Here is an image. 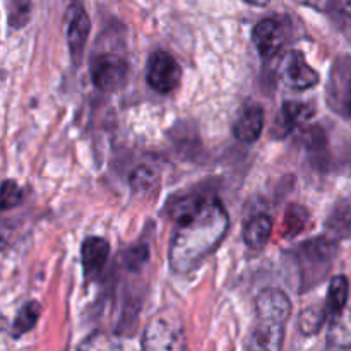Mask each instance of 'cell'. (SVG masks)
<instances>
[{"label":"cell","instance_id":"obj_1","mask_svg":"<svg viewBox=\"0 0 351 351\" xmlns=\"http://www.w3.org/2000/svg\"><path fill=\"white\" fill-rule=\"evenodd\" d=\"M173 216L177 226L168 261L173 273L187 274L218 249L228 232L230 218L219 199L206 195L178 201Z\"/></svg>","mask_w":351,"mask_h":351},{"label":"cell","instance_id":"obj_2","mask_svg":"<svg viewBox=\"0 0 351 351\" xmlns=\"http://www.w3.org/2000/svg\"><path fill=\"white\" fill-rule=\"evenodd\" d=\"M180 77L182 67L173 55L165 50H156L151 53L149 60H147L146 79L147 84L154 91L161 93V95L175 91L177 86L180 84Z\"/></svg>","mask_w":351,"mask_h":351},{"label":"cell","instance_id":"obj_3","mask_svg":"<svg viewBox=\"0 0 351 351\" xmlns=\"http://www.w3.org/2000/svg\"><path fill=\"white\" fill-rule=\"evenodd\" d=\"M290 40V23L281 17H266L252 29V41L263 58H273Z\"/></svg>","mask_w":351,"mask_h":351},{"label":"cell","instance_id":"obj_4","mask_svg":"<svg viewBox=\"0 0 351 351\" xmlns=\"http://www.w3.org/2000/svg\"><path fill=\"white\" fill-rule=\"evenodd\" d=\"M127 74V64L115 53L96 55L91 60V79L99 91H117L125 82Z\"/></svg>","mask_w":351,"mask_h":351},{"label":"cell","instance_id":"obj_5","mask_svg":"<svg viewBox=\"0 0 351 351\" xmlns=\"http://www.w3.org/2000/svg\"><path fill=\"white\" fill-rule=\"evenodd\" d=\"M291 314V302L280 288H264L256 298L257 322L271 326H285Z\"/></svg>","mask_w":351,"mask_h":351},{"label":"cell","instance_id":"obj_6","mask_svg":"<svg viewBox=\"0 0 351 351\" xmlns=\"http://www.w3.org/2000/svg\"><path fill=\"white\" fill-rule=\"evenodd\" d=\"M65 24H67V45L71 58L74 65H79L86 43H88L89 31H91V21L81 3L74 2L69 7Z\"/></svg>","mask_w":351,"mask_h":351},{"label":"cell","instance_id":"obj_7","mask_svg":"<svg viewBox=\"0 0 351 351\" xmlns=\"http://www.w3.org/2000/svg\"><path fill=\"white\" fill-rule=\"evenodd\" d=\"M281 79L295 91H305L319 84L317 71L311 67L302 51H290L281 62Z\"/></svg>","mask_w":351,"mask_h":351},{"label":"cell","instance_id":"obj_8","mask_svg":"<svg viewBox=\"0 0 351 351\" xmlns=\"http://www.w3.org/2000/svg\"><path fill=\"white\" fill-rule=\"evenodd\" d=\"M184 336L180 328L171 324L167 317H158L147 326L143 338V348L146 350H177L184 348Z\"/></svg>","mask_w":351,"mask_h":351},{"label":"cell","instance_id":"obj_9","mask_svg":"<svg viewBox=\"0 0 351 351\" xmlns=\"http://www.w3.org/2000/svg\"><path fill=\"white\" fill-rule=\"evenodd\" d=\"M315 113V108L312 103H300V101H287L281 106V112L278 113V119L273 125L274 137H285L293 132L297 127H300L305 120L311 119Z\"/></svg>","mask_w":351,"mask_h":351},{"label":"cell","instance_id":"obj_10","mask_svg":"<svg viewBox=\"0 0 351 351\" xmlns=\"http://www.w3.org/2000/svg\"><path fill=\"white\" fill-rule=\"evenodd\" d=\"M264 129V110L256 103L243 106L242 113L233 125V136L240 143L252 144L261 137Z\"/></svg>","mask_w":351,"mask_h":351},{"label":"cell","instance_id":"obj_11","mask_svg":"<svg viewBox=\"0 0 351 351\" xmlns=\"http://www.w3.org/2000/svg\"><path fill=\"white\" fill-rule=\"evenodd\" d=\"M108 254L110 245L105 239H101V237H89V239H86L81 247L82 269H84L86 276L98 274L106 264Z\"/></svg>","mask_w":351,"mask_h":351},{"label":"cell","instance_id":"obj_12","mask_svg":"<svg viewBox=\"0 0 351 351\" xmlns=\"http://www.w3.org/2000/svg\"><path fill=\"white\" fill-rule=\"evenodd\" d=\"M273 233V221L266 215H256L243 226V240L254 250H259L269 242Z\"/></svg>","mask_w":351,"mask_h":351},{"label":"cell","instance_id":"obj_13","mask_svg":"<svg viewBox=\"0 0 351 351\" xmlns=\"http://www.w3.org/2000/svg\"><path fill=\"white\" fill-rule=\"evenodd\" d=\"M285 326H271L257 322L250 341L247 345L249 350H280L283 346Z\"/></svg>","mask_w":351,"mask_h":351},{"label":"cell","instance_id":"obj_14","mask_svg":"<svg viewBox=\"0 0 351 351\" xmlns=\"http://www.w3.org/2000/svg\"><path fill=\"white\" fill-rule=\"evenodd\" d=\"M350 295V283L346 280V276H335L329 283L328 290V300H326V314L328 319H336L346 307V302H348Z\"/></svg>","mask_w":351,"mask_h":351},{"label":"cell","instance_id":"obj_15","mask_svg":"<svg viewBox=\"0 0 351 351\" xmlns=\"http://www.w3.org/2000/svg\"><path fill=\"white\" fill-rule=\"evenodd\" d=\"M329 331V345L348 348L351 346V308L343 311L336 319H332Z\"/></svg>","mask_w":351,"mask_h":351},{"label":"cell","instance_id":"obj_16","mask_svg":"<svg viewBox=\"0 0 351 351\" xmlns=\"http://www.w3.org/2000/svg\"><path fill=\"white\" fill-rule=\"evenodd\" d=\"M41 314V305L38 302H27L23 308L17 314L16 321H14V329L12 335L14 338H19V336L26 335L27 331L34 328V324L38 322V317Z\"/></svg>","mask_w":351,"mask_h":351},{"label":"cell","instance_id":"obj_17","mask_svg":"<svg viewBox=\"0 0 351 351\" xmlns=\"http://www.w3.org/2000/svg\"><path fill=\"white\" fill-rule=\"evenodd\" d=\"M326 228H328L329 235H332L335 239H343L348 235L351 232V209L348 206L339 204L326 221Z\"/></svg>","mask_w":351,"mask_h":351},{"label":"cell","instance_id":"obj_18","mask_svg":"<svg viewBox=\"0 0 351 351\" xmlns=\"http://www.w3.org/2000/svg\"><path fill=\"white\" fill-rule=\"evenodd\" d=\"M326 319H328L326 307H307L300 314V319H298V328H300V331L304 332L305 336L315 335V332L322 328Z\"/></svg>","mask_w":351,"mask_h":351},{"label":"cell","instance_id":"obj_19","mask_svg":"<svg viewBox=\"0 0 351 351\" xmlns=\"http://www.w3.org/2000/svg\"><path fill=\"white\" fill-rule=\"evenodd\" d=\"M308 211L302 206H290L285 216V228H287L288 237H295L305 228L308 221Z\"/></svg>","mask_w":351,"mask_h":351},{"label":"cell","instance_id":"obj_20","mask_svg":"<svg viewBox=\"0 0 351 351\" xmlns=\"http://www.w3.org/2000/svg\"><path fill=\"white\" fill-rule=\"evenodd\" d=\"M21 201H23V191L16 182L5 180L0 185V211L16 208L21 204Z\"/></svg>","mask_w":351,"mask_h":351},{"label":"cell","instance_id":"obj_21","mask_svg":"<svg viewBox=\"0 0 351 351\" xmlns=\"http://www.w3.org/2000/svg\"><path fill=\"white\" fill-rule=\"evenodd\" d=\"M156 173L149 167H139L130 175V185L137 192H147L156 185Z\"/></svg>","mask_w":351,"mask_h":351},{"label":"cell","instance_id":"obj_22","mask_svg":"<svg viewBox=\"0 0 351 351\" xmlns=\"http://www.w3.org/2000/svg\"><path fill=\"white\" fill-rule=\"evenodd\" d=\"M329 10L335 14L339 26L351 38V0H332Z\"/></svg>","mask_w":351,"mask_h":351},{"label":"cell","instance_id":"obj_23","mask_svg":"<svg viewBox=\"0 0 351 351\" xmlns=\"http://www.w3.org/2000/svg\"><path fill=\"white\" fill-rule=\"evenodd\" d=\"M14 9L10 14V24L16 27L26 24L27 16H29V0H12Z\"/></svg>","mask_w":351,"mask_h":351},{"label":"cell","instance_id":"obj_24","mask_svg":"<svg viewBox=\"0 0 351 351\" xmlns=\"http://www.w3.org/2000/svg\"><path fill=\"white\" fill-rule=\"evenodd\" d=\"M147 259V252L144 247H134L132 250H130V254H127V266L130 267V269H136V267H139L141 264L146 263Z\"/></svg>","mask_w":351,"mask_h":351},{"label":"cell","instance_id":"obj_25","mask_svg":"<svg viewBox=\"0 0 351 351\" xmlns=\"http://www.w3.org/2000/svg\"><path fill=\"white\" fill-rule=\"evenodd\" d=\"M297 2L315 7L317 10H329V5H331L332 0H297Z\"/></svg>","mask_w":351,"mask_h":351},{"label":"cell","instance_id":"obj_26","mask_svg":"<svg viewBox=\"0 0 351 351\" xmlns=\"http://www.w3.org/2000/svg\"><path fill=\"white\" fill-rule=\"evenodd\" d=\"M345 112L351 117V77L346 84V93H345Z\"/></svg>","mask_w":351,"mask_h":351},{"label":"cell","instance_id":"obj_27","mask_svg":"<svg viewBox=\"0 0 351 351\" xmlns=\"http://www.w3.org/2000/svg\"><path fill=\"white\" fill-rule=\"evenodd\" d=\"M247 3H250V5H257V7H263V5H267V3L271 2V0H245Z\"/></svg>","mask_w":351,"mask_h":351}]
</instances>
